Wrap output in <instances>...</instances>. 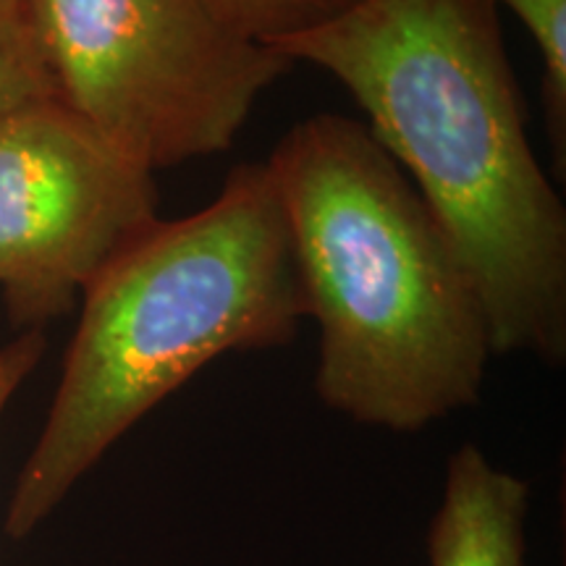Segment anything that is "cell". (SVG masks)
<instances>
[{
    "mask_svg": "<svg viewBox=\"0 0 566 566\" xmlns=\"http://www.w3.org/2000/svg\"><path fill=\"white\" fill-rule=\"evenodd\" d=\"M0 13H19V0H0Z\"/></svg>",
    "mask_w": 566,
    "mask_h": 566,
    "instance_id": "cell-11",
    "label": "cell"
},
{
    "mask_svg": "<svg viewBox=\"0 0 566 566\" xmlns=\"http://www.w3.org/2000/svg\"><path fill=\"white\" fill-rule=\"evenodd\" d=\"M82 296L59 391L6 512L13 541L32 535L126 430L205 365L296 336L307 310L265 163L233 168L195 216L155 223Z\"/></svg>",
    "mask_w": 566,
    "mask_h": 566,
    "instance_id": "cell-3",
    "label": "cell"
},
{
    "mask_svg": "<svg viewBox=\"0 0 566 566\" xmlns=\"http://www.w3.org/2000/svg\"><path fill=\"white\" fill-rule=\"evenodd\" d=\"M45 336L40 328L24 331V334L13 338L0 349V417H3L6 407L19 391V386L34 373L40 365L42 354H45Z\"/></svg>",
    "mask_w": 566,
    "mask_h": 566,
    "instance_id": "cell-10",
    "label": "cell"
},
{
    "mask_svg": "<svg viewBox=\"0 0 566 566\" xmlns=\"http://www.w3.org/2000/svg\"><path fill=\"white\" fill-rule=\"evenodd\" d=\"M212 3L239 32L273 48L334 19L336 13L349 9L354 0H212Z\"/></svg>",
    "mask_w": 566,
    "mask_h": 566,
    "instance_id": "cell-8",
    "label": "cell"
},
{
    "mask_svg": "<svg viewBox=\"0 0 566 566\" xmlns=\"http://www.w3.org/2000/svg\"><path fill=\"white\" fill-rule=\"evenodd\" d=\"M42 97L55 87L38 40L21 13H0V118Z\"/></svg>",
    "mask_w": 566,
    "mask_h": 566,
    "instance_id": "cell-9",
    "label": "cell"
},
{
    "mask_svg": "<svg viewBox=\"0 0 566 566\" xmlns=\"http://www.w3.org/2000/svg\"><path fill=\"white\" fill-rule=\"evenodd\" d=\"M265 166L321 331L323 405L394 433L475 405L493 357L483 300L370 126L317 113L283 134Z\"/></svg>",
    "mask_w": 566,
    "mask_h": 566,
    "instance_id": "cell-2",
    "label": "cell"
},
{
    "mask_svg": "<svg viewBox=\"0 0 566 566\" xmlns=\"http://www.w3.org/2000/svg\"><path fill=\"white\" fill-rule=\"evenodd\" d=\"M506 6L527 27L530 38L537 42L546 66L543 80V105H546L548 134L558 163V176H564L566 163V0H491Z\"/></svg>",
    "mask_w": 566,
    "mask_h": 566,
    "instance_id": "cell-7",
    "label": "cell"
},
{
    "mask_svg": "<svg viewBox=\"0 0 566 566\" xmlns=\"http://www.w3.org/2000/svg\"><path fill=\"white\" fill-rule=\"evenodd\" d=\"M158 208L155 174L59 97L0 118V289L13 325L32 331L66 315L160 221Z\"/></svg>",
    "mask_w": 566,
    "mask_h": 566,
    "instance_id": "cell-5",
    "label": "cell"
},
{
    "mask_svg": "<svg viewBox=\"0 0 566 566\" xmlns=\"http://www.w3.org/2000/svg\"><path fill=\"white\" fill-rule=\"evenodd\" d=\"M334 74L475 281L493 354L566 357V210L491 0H354L273 45Z\"/></svg>",
    "mask_w": 566,
    "mask_h": 566,
    "instance_id": "cell-1",
    "label": "cell"
},
{
    "mask_svg": "<svg viewBox=\"0 0 566 566\" xmlns=\"http://www.w3.org/2000/svg\"><path fill=\"white\" fill-rule=\"evenodd\" d=\"M55 97L147 171L226 153L294 63L212 0H19Z\"/></svg>",
    "mask_w": 566,
    "mask_h": 566,
    "instance_id": "cell-4",
    "label": "cell"
},
{
    "mask_svg": "<svg viewBox=\"0 0 566 566\" xmlns=\"http://www.w3.org/2000/svg\"><path fill=\"white\" fill-rule=\"evenodd\" d=\"M530 488L478 443L449 457L441 506L428 533L430 566H527Z\"/></svg>",
    "mask_w": 566,
    "mask_h": 566,
    "instance_id": "cell-6",
    "label": "cell"
}]
</instances>
